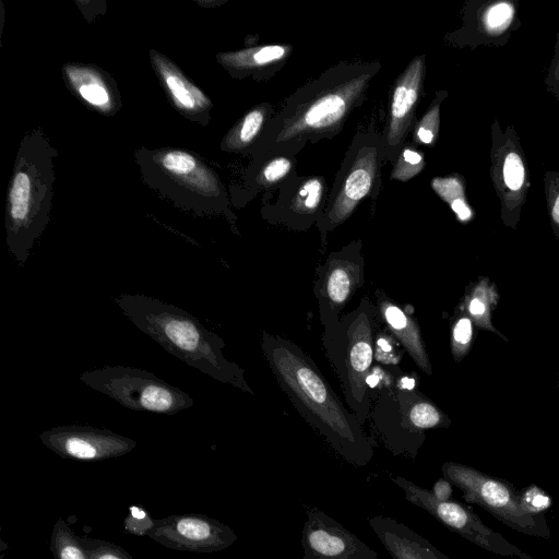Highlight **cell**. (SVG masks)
I'll use <instances>...</instances> for the list:
<instances>
[{
	"label": "cell",
	"instance_id": "24",
	"mask_svg": "<svg viewBox=\"0 0 559 559\" xmlns=\"http://www.w3.org/2000/svg\"><path fill=\"white\" fill-rule=\"evenodd\" d=\"M88 559H133L123 548L107 540L80 537Z\"/></svg>",
	"mask_w": 559,
	"mask_h": 559
},
{
	"label": "cell",
	"instance_id": "30",
	"mask_svg": "<svg viewBox=\"0 0 559 559\" xmlns=\"http://www.w3.org/2000/svg\"><path fill=\"white\" fill-rule=\"evenodd\" d=\"M292 167V162L287 157H274L263 167L261 179L265 183H276L289 174Z\"/></svg>",
	"mask_w": 559,
	"mask_h": 559
},
{
	"label": "cell",
	"instance_id": "11",
	"mask_svg": "<svg viewBox=\"0 0 559 559\" xmlns=\"http://www.w3.org/2000/svg\"><path fill=\"white\" fill-rule=\"evenodd\" d=\"M306 515L301 559H379L372 548L319 508L307 507Z\"/></svg>",
	"mask_w": 559,
	"mask_h": 559
},
{
	"label": "cell",
	"instance_id": "16",
	"mask_svg": "<svg viewBox=\"0 0 559 559\" xmlns=\"http://www.w3.org/2000/svg\"><path fill=\"white\" fill-rule=\"evenodd\" d=\"M376 309L377 314L382 318L417 367L426 374H431L432 367L416 320L384 294L378 293Z\"/></svg>",
	"mask_w": 559,
	"mask_h": 559
},
{
	"label": "cell",
	"instance_id": "35",
	"mask_svg": "<svg viewBox=\"0 0 559 559\" xmlns=\"http://www.w3.org/2000/svg\"><path fill=\"white\" fill-rule=\"evenodd\" d=\"M551 218L557 226L556 233L558 234L559 237V195L557 197L555 204L552 205Z\"/></svg>",
	"mask_w": 559,
	"mask_h": 559
},
{
	"label": "cell",
	"instance_id": "36",
	"mask_svg": "<svg viewBox=\"0 0 559 559\" xmlns=\"http://www.w3.org/2000/svg\"><path fill=\"white\" fill-rule=\"evenodd\" d=\"M1 559H3V555H1Z\"/></svg>",
	"mask_w": 559,
	"mask_h": 559
},
{
	"label": "cell",
	"instance_id": "14",
	"mask_svg": "<svg viewBox=\"0 0 559 559\" xmlns=\"http://www.w3.org/2000/svg\"><path fill=\"white\" fill-rule=\"evenodd\" d=\"M368 522L392 559H450L428 539L391 516L374 515Z\"/></svg>",
	"mask_w": 559,
	"mask_h": 559
},
{
	"label": "cell",
	"instance_id": "23",
	"mask_svg": "<svg viewBox=\"0 0 559 559\" xmlns=\"http://www.w3.org/2000/svg\"><path fill=\"white\" fill-rule=\"evenodd\" d=\"M424 156L420 152L405 147L392 170V178L400 181H407L417 176L424 168Z\"/></svg>",
	"mask_w": 559,
	"mask_h": 559
},
{
	"label": "cell",
	"instance_id": "26",
	"mask_svg": "<svg viewBox=\"0 0 559 559\" xmlns=\"http://www.w3.org/2000/svg\"><path fill=\"white\" fill-rule=\"evenodd\" d=\"M266 111L264 107H257L250 110L239 123L237 129V142L240 145H247L251 143L257 135L260 133L264 120H265Z\"/></svg>",
	"mask_w": 559,
	"mask_h": 559
},
{
	"label": "cell",
	"instance_id": "2",
	"mask_svg": "<svg viewBox=\"0 0 559 559\" xmlns=\"http://www.w3.org/2000/svg\"><path fill=\"white\" fill-rule=\"evenodd\" d=\"M115 302L140 331L182 362L214 380L253 394L245 370L224 356V341L198 318L143 294H122Z\"/></svg>",
	"mask_w": 559,
	"mask_h": 559
},
{
	"label": "cell",
	"instance_id": "5",
	"mask_svg": "<svg viewBox=\"0 0 559 559\" xmlns=\"http://www.w3.org/2000/svg\"><path fill=\"white\" fill-rule=\"evenodd\" d=\"M80 380L132 411L173 415L194 405L187 392L140 368L105 366Z\"/></svg>",
	"mask_w": 559,
	"mask_h": 559
},
{
	"label": "cell",
	"instance_id": "18",
	"mask_svg": "<svg viewBox=\"0 0 559 559\" xmlns=\"http://www.w3.org/2000/svg\"><path fill=\"white\" fill-rule=\"evenodd\" d=\"M50 550L55 559H88L80 536L75 535L61 518L53 524Z\"/></svg>",
	"mask_w": 559,
	"mask_h": 559
},
{
	"label": "cell",
	"instance_id": "22",
	"mask_svg": "<svg viewBox=\"0 0 559 559\" xmlns=\"http://www.w3.org/2000/svg\"><path fill=\"white\" fill-rule=\"evenodd\" d=\"M324 190L323 180L313 177L306 180L298 189L293 209L300 214H312L320 206Z\"/></svg>",
	"mask_w": 559,
	"mask_h": 559
},
{
	"label": "cell",
	"instance_id": "3",
	"mask_svg": "<svg viewBox=\"0 0 559 559\" xmlns=\"http://www.w3.org/2000/svg\"><path fill=\"white\" fill-rule=\"evenodd\" d=\"M377 317L376 306L364 296L354 310L322 324L325 355L340 380L347 408L361 425L371 408L367 380L371 374Z\"/></svg>",
	"mask_w": 559,
	"mask_h": 559
},
{
	"label": "cell",
	"instance_id": "6",
	"mask_svg": "<svg viewBox=\"0 0 559 559\" xmlns=\"http://www.w3.org/2000/svg\"><path fill=\"white\" fill-rule=\"evenodd\" d=\"M390 479L401 488L408 502L424 509L445 527L476 546L504 557L535 559L487 526L471 508L454 500L440 501L430 490L402 476L390 475Z\"/></svg>",
	"mask_w": 559,
	"mask_h": 559
},
{
	"label": "cell",
	"instance_id": "15",
	"mask_svg": "<svg viewBox=\"0 0 559 559\" xmlns=\"http://www.w3.org/2000/svg\"><path fill=\"white\" fill-rule=\"evenodd\" d=\"M397 408L401 425L407 437L412 457L425 441V429L447 428L451 419L436 404L418 392L397 391Z\"/></svg>",
	"mask_w": 559,
	"mask_h": 559
},
{
	"label": "cell",
	"instance_id": "19",
	"mask_svg": "<svg viewBox=\"0 0 559 559\" xmlns=\"http://www.w3.org/2000/svg\"><path fill=\"white\" fill-rule=\"evenodd\" d=\"M475 324L462 304L455 310L451 324L450 347L455 362H460L471 350L475 338Z\"/></svg>",
	"mask_w": 559,
	"mask_h": 559
},
{
	"label": "cell",
	"instance_id": "34",
	"mask_svg": "<svg viewBox=\"0 0 559 559\" xmlns=\"http://www.w3.org/2000/svg\"><path fill=\"white\" fill-rule=\"evenodd\" d=\"M452 486L453 485L447 478L442 477L435 483L430 492L436 499L448 501L451 500Z\"/></svg>",
	"mask_w": 559,
	"mask_h": 559
},
{
	"label": "cell",
	"instance_id": "33",
	"mask_svg": "<svg viewBox=\"0 0 559 559\" xmlns=\"http://www.w3.org/2000/svg\"><path fill=\"white\" fill-rule=\"evenodd\" d=\"M80 95L90 104L104 106L109 102V95L106 88L98 83H86L79 87Z\"/></svg>",
	"mask_w": 559,
	"mask_h": 559
},
{
	"label": "cell",
	"instance_id": "25",
	"mask_svg": "<svg viewBox=\"0 0 559 559\" xmlns=\"http://www.w3.org/2000/svg\"><path fill=\"white\" fill-rule=\"evenodd\" d=\"M165 82L176 103L185 109H194L202 99L199 91L192 88L176 73H165Z\"/></svg>",
	"mask_w": 559,
	"mask_h": 559
},
{
	"label": "cell",
	"instance_id": "13",
	"mask_svg": "<svg viewBox=\"0 0 559 559\" xmlns=\"http://www.w3.org/2000/svg\"><path fill=\"white\" fill-rule=\"evenodd\" d=\"M425 58L416 57L399 76L390 103L388 142L400 144L407 132L420 95Z\"/></svg>",
	"mask_w": 559,
	"mask_h": 559
},
{
	"label": "cell",
	"instance_id": "31",
	"mask_svg": "<svg viewBox=\"0 0 559 559\" xmlns=\"http://www.w3.org/2000/svg\"><path fill=\"white\" fill-rule=\"evenodd\" d=\"M512 15L513 8L507 2H500L487 11L485 22L489 29L500 31L509 24Z\"/></svg>",
	"mask_w": 559,
	"mask_h": 559
},
{
	"label": "cell",
	"instance_id": "29",
	"mask_svg": "<svg viewBox=\"0 0 559 559\" xmlns=\"http://www.w3.org/2000/svg\"><path fill=\"white\" fill-rule=\"evenodd\" d=\"M503 178L510 190L521 189L524 180V165L516 153H510L504 159Z\"/></svg>",
	"mask_w": 559,
	"mask_h": 559
},
{
	"label": "cell",
	"instance_id": "27",
	"mask_svg": "<svg viewBox=\"0 0 559 559\" xmlns=\"http://www.w3.org/2000/svg\"><path fill=\"white\" fill-rule=\"evenodd\" d=\"M154 520L141 506H130L129 514L123 520V528L129 534L147 536L154 526Z\"/></svg>",
	"mask_w": 559,
	"mask_h": 559
},
{
	"label": "cell",
	"instance_id": "21",
	"mask_svg": "<svg viewBox=\"0 0 559 559\" xmlns=\"http://www.w3.org/2000/svg\"><path fill=\"white\" fill-rule=\"evenodd\" d=\"M290 51L288 46L267 45L240 51L234 61L241 67H266L285 59Z\"/></svg>",
	"mask_w": 559,
	"mask_h": 559
},
{
	"label": "cell",
	"instance_id": "32",
	"mask_svg": "<svg viewBox=\"0 0 559 559\" xmlns=\"http://www.w3.org/2000/svg\"><path fill=\"white\" fill-rule=\"evenodd\" d=\"M164 167L175 174H188L195 167L194 158L183 152L174 151L163 157Z\"/></svg>",
	"mask_w": 559,
	"mask_h": 559
},
{
	"label": "cell",
	"instance_id": "20",
	"mask_svg": "<svg viewBox=\"0 0 559 559\" xmlns=\"http://www.w3.org/2000/svg\"><path fill=\"white\" fill-rule=\"evenodd\" d=\"M431 187L450 204L452 211L461 222H467L471 219V209L465 203L462 185L456 178H435L431 181Z\"/></svg>",
	"mask_w": 559,
	"mask_h": 559
},
{
	"label": "cell",
	"instance_id": "8",
	"mask_svg": "<svg viewBox=\"0 0 559 559\" xmlns=\"http://www.w3.org/2000/svg\"><path fill=\"white\" fill-rule=\"evenodd\" d=\"M368 80L369 74H360L322 91L285 121L277 140H294L306 134L333 130L362 94Z\"/></svg>",
	"mask_w": 559,
	"mask_h": 559
},
{
	"label": "cell",
	"instance_id": "12",
	"mask_svg": "<svg viewBox=\"0 0 559 559\" xmlns=\"http://www.w3.org/2000/svg\"><path fill=\"white\" fill-rule=\"evenodd\" d=\"M378 169L373 147L361 150L349 168L326 217V228L347 219L357 204L370 192Z\"/></svg>",
	"mask_w": 559,
	"mask_h": 559
},
{
	"label": "cell",
	"instance_id": "1",
	"mask_svg": "<svg viewBox=\"0 0 559 559\" xmlns=\"http://www.w3.org/2000/svg\"><path fill=\"white\" fill-rule=\"evenodd\" d=\"M261 348L281 389L295 408L346 462L366 466L374 441L332 390L309 355L292 341L262 332Z\"/></svg>",
	"mask_w": 559,
	"mask_h": 559
},
{
	"label": "cell",
	"instance_id": "17",
	"mask_svg": "<svg viewBox=\"0 0 559 559\" xmlns=\"http://www.w3.org/2000/svg\"><path fill=\"white\" fill-rule=\"evenodd\" d=\"M499 300L500 293L496 284L488 276L481 275L466 287L461 304L477 329L492 332L508 342V337L492 323V312Z\"/></svg>",
	"mask_w": 559,
	"mask_h": 559
},
{
	"label": "cell",
	"instance_id": "4",
	"mask_svg": "<svg viewBox=\"0 0 559 559\" xmlns=\"http://www.w3.org/2000/svg\"><path fill=\"white\" fill-rule=\"evenodd\" d=\"M441 472L462 491L465 502L478 504L514 531L535 537H550L544 514L533 510L508 480L456 462L443 463Z\"/></svg>",
	"mask_w": 559,
	"mask_h": 559
},
{
	"label": "cell",
	"instance_id": "7",
	"mask_svg": "<svg viewBox=\"0 0 559 559\" xmlns=\"http://www.w3.org/2000/svg\"><path fill=\"white\" fill-rule=\"evenodd\" d=\"M364 283L365 263L359 243L332 252L317 269L313 287L321 324L340 319L342 310Z\"/></svg>",
	"mask_w": 559,
	"mask_h": 559
},
{
	"label": "cell",
	"instance_id": "28",
	"mask_svg": "<svg viewBox=\"0 0 559 559\" xmlns=\"http://www.w3.org/2000/svg\"><path fill=\"white\" fill-rule=\"evenodd\" d=\"M439 130V105L430 107L417 123L415 139L417 142L430 145L435 142Z\"/></svg>",
	"mask_w": 559,
	"mask_h": 559
},
{
	"label": "cell",
	"instance_id": "10",
	"mask_svg": "<svg viewBox=\"0 0 559 559\" xmlns=\"http://www.w3.org/2000/svg\"><path fill=\"white\" fill-rule=\"evenodd\" d=\"M41 443L61 457L103 461L119 457L136 447L134 439L88 425L52 427L39 435Z\"/></svg>",
	"mask_w": 559,
	"mask_h": 559
},
{
	"label": "cell",
	"instance_id": "9",
	"mask_svg": "<svg viewBox=\"0 0 559 559\" xmlns=\"http://www.w3.org/2000/svg\"><path fill=\"white\" fill-rule=\"evenodd\" d=\"M147 537L169 549L202 554L224 550L238 539L227 524L195 513L155 519Z\"/></svg>",
	"mask_w": 559,
	"mask_h": 559
}]
</instances>
